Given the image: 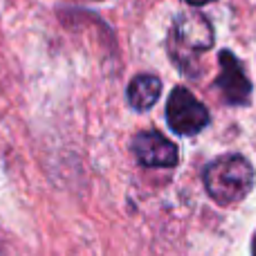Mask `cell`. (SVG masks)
I'll list each match as a JSON object with an SVG mask.
<instances>
[{
    "instance_id": "7",
    "label": "cell",
    "mask_w": 256,
    "mask_h": 256,
    "mask_svg": "<svg viewBox=\"0 0 256 256\" xmlns=\"http://www.w3.org/2000/svg\"><path fill=\"white\" fill-rule=\"evenodd\" d=\"M186 4H191V7H204V4H212L216 2V0H184Z\"/></svg>"
},
{
    "instance_id": "5",
    "label": "cell",
    "mask_w": 256,
    "mask_h": 256,
    "mask_svg": "<svg viewBox=\"0 0 256 256\" xmlns=\"http://www.w3.org/2000/svg\"><path fill=\"white\" fill-rule=\"evenodd\" d=\"M132 153L142 166L171 168L180 162L178 146L158 130H144L132 137Z\"/></svg>"
},
{
    "instance_id": "3",
    "label": "cell",
    "mask_w": 256,
    "mask_h": 256,
    "mask_svg": "<svg viewBox=\"0 0 256 256\" xmlns=\"http://www.w3.org/2000/svg\"><path fill=\"white\" fill-rule=\"evenodd\" d=\"M166 122L173 132L184 135V137H194L209 126L212 115H209L207 106L194 97L191 90L178 86V88H173L171 94H168Z\"/></svg>"
},
{
    "instance_id": "2",
    "label": "cell",
    "mask_w": 256,
    "mask_h": 256,
    "mask_svg": "<svg viewBox=\"0 0 256 256\" xmlns=\"http://www.w3.org/2000/svg\"><path fill=\"white\" fill-rule=\"evenodd\" d=\"M214 48V25L200 12H186L173 20L168 34V54L184 74L198 76L196 56Z\"/></svg>"
},
{
    "instance_id": "4",
    "label": "cell",
    "mask_w": 256,
    "mask_h": 256,
    "mask_svg": "<svg viewBox=\"0 0 256 256\" xmlns=\"http://www.w3.org/2000/svg\"><path fill=\"white\" fill-rule=\"evenodd\" d=\"M218 61H220V74H218L214 86L220 90L222 99L230 106H250L254 88H252V81L245 74L243 63L230 50H220Z\"/></svg>"
},
{
    "instance_id": "1",
    "label": "cell",
    "mask_w": 256,
    "mask_h": 256,
    "mask_svg": "<svg viewBox=\"0 0 256 256\" xmlns=\"http://www.w3.org/2000/svg\"><path fill=\"white\" fill-rule=\"evenodd\" d=\"M254 168L248 158L238 153H227L216 158L204 166L202 182L209 198L222 207L238 204L252 194L254 189Z\"/></svg>"
},
{
    "instance_id": "8",
    "label": "cell",
    "mask_w": 256,
    "mask_h": 256,
    "mask_svg": "<svg viewBox=\"0 0 256 256\" xmlns=\"http://www.w3.org/2000/svg\"><path fill=\"white\" fill-rule=\"evenodd\" d=\"M252 256H256V234H254V238H252Z\"/></svg>"
},
{
    "instance_id": "6",
    "label": "cell",
    "mask_w": 256,
    "mask_h": 256,
    "mask_svg": "<svg viewBox=\"0 0 256 256\" xmlns=\"http://www.w3.org/2000/svg\"><path fill=\"white\" fill-rule=\"evenodd\" d=\"M162 97V81L155 74H137L128 84L126 99L128 106L137 112H146L155 106Z\"/></svg>"
}]
</instances>
